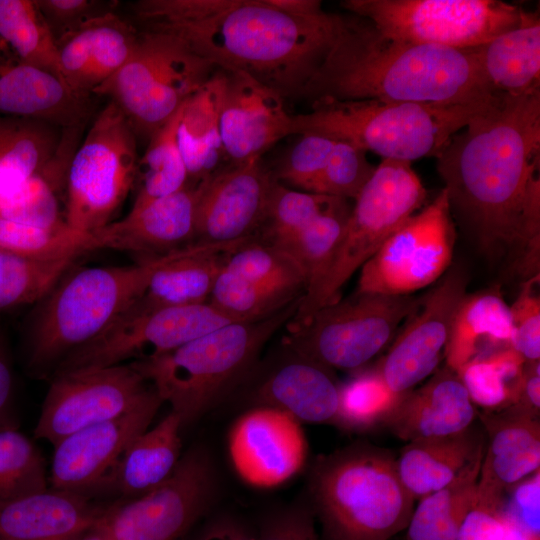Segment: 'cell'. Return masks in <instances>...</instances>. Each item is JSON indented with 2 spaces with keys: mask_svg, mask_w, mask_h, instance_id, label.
<instances>
[{
  "mask_svg": "<svg viewBox=\"0 0 540 540\" xmlns=\"http://www.w3.org/2000/svg\"><path fill=\"white\" fill-rule=\"evenodd\" d=\"M493 93L520 96L540 89V20L522 11L519 23L473 48Z\"/></svg>",
  "mask_w": 540,
  "mask_h": 540,
  "instance_id": "cell-30",
  "label": "cell"
},
{
  "mask_svg": "<svg viewBox=\"0 0 540 540\" xmlns=\"http://www.w3.org/2000/svg\"><path fill=\"white\" fill-rule=\"evenodd\" d=\"M223 268L257 288L298 300L306 291L305 277L295 260L266 242L250 239L233 250Z\"/></svg>",
  "mask_w": 540,
  "mask_h": 540,
  "instance_id": "cell-38",
  "label": "cell"
},
{
  "mask_svg": "<svg viewBox=\"0 0 540 540\" xmlns=\"http://www.w3.org/2000/svg\"><path fill=\"white\" fill-rule=\"evenodd\" d=\"M515 406L527 413L538 416L540 409V363L526 362L517 388Z\"/></svg>",
  "mask_w": 540,
  "mask_h": 540,
  "instance_id": "cell-54",
  "label": "cell"
},
{
  "mask_svg": "<svg viewBox=\"0 0 540 540\" xmlns=\"http://www.w3.org/2000/svg\"><path fill=\"white\" fill-rule=\"evenodd\" d=\"M138 160L132 127L108 101L70 158L65 178L67 224L93 234L111 223L135 185Z\"/></svg>",
  "mask_w": 540,
  "mask_h": 540,
  "instance_id": "cell-11",
  "label": "cell"
},
{
  "mask_svg": "<svg viewBox=\"0 0 540 540\" xmlns=\"http://www.w3.org/2000/svg\"><path fill=\"white\" fill-rule=\"evenodd\" d=\"M252 238L229 244L194 243L179 249L152 274L136 301L151 308L208 303L227 256Z\"/></svg>",
  "mask_w": 540,
  "mask_h": 540,
  "instance_id": "cell-29",
  "label": "cell"
},
{
  "mask_svg": "<svg viewBox=\"0 0 540 540\" xmlns=\"http://www.w3.org/2000/svg\"><path fill=\"white\" fill-rule=\"evenodd\" d=\"M508 503L504 500L506 515L532 535L540 537V472L514 485Z\"/></svg>",
  "mask_w": 540,
  "mask_h": 540,
  "instance_id": "cell-51",
  "label": "cell"
},
{
  "mask_svg": "<svg viewBox=\"0 0 540 540\" xmlns=\"http://www.w3.org/2000/svg\"><path fill=\"white\" fill-rule=\"evenodd\" d=\"M482 421L487 437L476 499L503 505L514 485L539 471L540 424L515 406L487 414Z\"/></svg>",
  "mask_w": 540,
  "mask_h": 540,
  "instance_id": "cell-23",
  "label": "cell"
},
{
  "mask_svg": "<svg viewBox=\"0 0 540 540\" xmlns=\"http://www.w3.org/2000/svg\"><path fill=\"white\" fill-rule=\"evenodd\" d=\"M299 300L267 318L232 322L168 353L128 364L171 406L182 425L189 424L249 370L273 333L295 315Z\"/></svg>",
  "mask_w": 540,
  "mask_h": 540,
  "instance_id": "cell-6",
  "label": "cell"
},
{
  "mask_svg": "<svg viewBox=\"0 0 540 540\" xmlns=\"http://www.w3.org/2000/svg\"><path fill=\"white\" fill-rule=\"evenodd\" d=\"M274 181L257 159L219 170L201 182L196 243L229 244L252 238L264 222Z\"/></svg>",
  "mask_w": 540,
  "mask_h": 540,
  "instance_id": "cell-19",
  "label": "cell"
},
{
  "mask_svg": "<svg viewBox=\"0 0 540 540\" xmlns=\"http://www.w3.org/2000/svg\"><path fill=\"white\" fill-rule=\"evenodd\" d=\"M98 249L94 234L67 222L39 226L0 218V250L35 259L78 258Z\"/></svg>",
  "mask_w": 540,
  "mask_h": 540,
  "instance_id": "cell-41",
  "label": "cell"
},
{
  "mask_svg": "<svg viewBox=\"0 0 540 540\" xmlns=\"http://www.w3.org/2000/svg\"><path fill=\"white\" fill-rule=\"evenodd\" d=\"M182 426L179 416L170 412L132 442L112 483L123 500L141 496L170 477L181 458Z\"/></svg>",
  "mask_w": 540,
  "mask_h": 540,
  "instance_id": "cell-35",
  "label": "cell"
},
{
  "mask_svg": "<svg viewBox=\"0 0 540 540\" xmlns=\"http://www.w3.org/2000/svg\"><path fill=\"white\" fill-rule=\"evenodd\" d=\"M108 510V509H107ZM71 540H112L104 523V518L97 525L82 532Z\"/></svg>",
  "mask_w": 540,
  "mask_h": 540,
  "instance_id": "cell-58",
  "label": "cell"
},
{
  "mask_svg": "<svg viewBox=\"0 0 540 540\" xmlns=\"http://www.w3.org/2000/svg\"><path fill=\"white\" fill-rule=\"evenodd\" d=\"M443 188L396 229L361 267L358 292L411 295L441 278L454 250L455 229Z\"/></svg>",
  "mask_w": 540,
  "mask_h": 540,
  "instance_id": "cell-14",
  "label": "cell"
},
{
  "mask_svg": "<svg viewBox=\"0 0 540 540\" xmlns=\"http://www.w3.org/2000/svg\"><path fill=\"white\" fill-rule=\"evenodd\" d=\"M485 437L472 424L457 434L408 442L395 459L404 487L415 500L447 487L481 465Z\"/></svg>",
  "mask_w": 540,
  "mask_h": 540,
  "instance_id": "cell-28",
  "label": "cell"
},
{
  "mask_svg": "<svg viewBox=\"0 0 540 540\" xmlns=\"http://www.w3.org/2000/svg\"><path fill=\"white\" fill-rule=\"evenodd\" d=\"M162 403L153 388L126 413L63 438L54 446L52 488L89 496L92 491L112 487L125 452L149 428Z\"/></svg>",
  "mask_w": 540,
  "mask_h": 540,
  "instance_id": "cell-17",
  "label": "cell"
},
{
  "mask_svg": "<svg viewBox=\"0 0 540 540\" xmlns=\"http://www.w3.org/2000/svg\"><path fill=\"white\" fill-rule=\"evenodd\" d=\"M525 363L505 347L467 362L455 373L474 405L495 411L513 404Z\"/></svg>",
  "mask_w": 540,
  "mask_h": 540,
  "instance_id": "cell-40",
  "label": "cell"
},
{
  "mask_svg": "<svg viewBox=\"0 0 540 540\" xmlns=\"http://www.w3.org/2000/svg\"><path fill=\"white\" fill-rule=\"evenodd\" d=\"M199 184L187 183L170 195L132 207L124 218L93 233L98 249L162 255L183 248L179 245L195 238Z\"/></svg>",
  "mask_w": 540,
  "mask_h": 540,
  "instance_id": "cell-24",
  "label": "cell"
},
{
  "mask_svg": "<svg viewBox=\"0 0 540 540\" xmlns=\"http://www.w3.org/2000/svg\"><path fill=\"white\" fill-rule=\"evenodd\" d=\"M117 1L37 0L36 4L57 43L87 22L116 12Z\"/></svg>",
  "mask_w": 540,
  "mask_h": 540,
  "instance_id": "cell-50",
  "label": "cell"
},
{
  "mask_svg": "<svg viewBox=\"0 0 540 540\" xmlns=\"http://www.w3.org/2000/svg\"><path fill=\"white\" fill-rule=\"evenodd\" d=\"M340 199L343 198L292 190L275 180L260 228L263 242L284 250L311 221Z\"/></svg>",
  "mask_w": 540,
  "mask_h": 540,
  "instance_id": "cell-44",
  "label": "cell"
},
{
  "mask_svg": "<svg viewBox=\"0 0 540 540\" xmlns=\"http://www.w3.org/2000/svg\"><path fill=\"white\" fill-rule=\"evenodd\" d=\"M420 301L412 295L357 291L293 320L284 341L298 357L326 368L357 369L392 341Z\"/></svg>",
  "mask_w": 540,
  "mask_h": 540,
  "instance_id": "cell-10",
  "label": "cell"
},
{
  "mask_svg": "<svg viewBox=\"0 0 540 540\" xmlns=\"http://www.w3.org/2000/svg\"><path fill=\"white\" fill-rule=\"evenodd\" d=\"M353 15L393 39L447 47H478L516 26L523 9L499 0H345Z\"/></svg>",
  "mask_w": 540,
  "mask_h": 540,
  "instance_id": "cell-12",
  "label": "cell"
},
{
  "mask_svg": "<svg viewBox=\"0 0 540 540\" xmlns=\"http://www.w3.org/2000/svg\"><path fill=\"white\" fill-rule=\"evenodd\" d=\"M131 9L139 29L174 35L217 68L244 72L285 99H301L341 18L294 16L268 0H141Z\"/></svg>",
  "mask_w": 540,
  "mask_h": 540,
  "instance_id": "cell-2",
  "label": "cell"
},
{
  "mask_svg": "<svg viewBox=\"0 0 540 540\" xmlns=\"http://www.w3.org/2000/svg\"><path fill=\"white\" fill-rule=\"evenodd\" d=\"M366 153L351 143L336 141L311 193L355 200L376 169Z\"/></svg>",
  "mask_w": 540,
  "mask_h": 540,
  "instance_id": "cell-47",
  "label": "cell"
},
{
  "mask_svg": "<svg viewBox=\"0 0 540 540\" xmlns=\"http://www.w3.org/2000/svg\"><path fill=\"white\" fill-rule=\"evenodd\" d=\"M92 111V97L76 93L56 74L20 61L0 43V116L70 129L82 127Z\"/></svg>",
  "mask_w": 540,
  "mask_h": 540,
  "instance_id": "cell-22",
  "label": "cell"
},
{
  "mask_svg": "<svg viewBox=\"0 0 540 540\" xmlns=\"http://www.w3.org/2000/svg\"><path fill=\"white\" fill-rule=\"evenodd\" d=\"M327 369L299 357L269 376L259 388V399L264 406L282 410L300 423H336L339 385Z\"/></svg>",
  "mask_w": 540,
  "mask_h": 540,
  "instance_id": "cell-31",
  "label": "cell"
},
{
  "mask_svg": "<svg viewBox=\"0 0 540 540\" xmlns=\"http://www.w3.org/2000/svg\"><path fill=\"white\" fill-rule=\"evenodd\" d=\"M480 467L420 498L406 527V540H456L465 516L476 501Z\"/></svg>",
  "mask_w": 540,
  "mask_h": 540,
  "instance_id": "cell-36",
  "label": "cell"
},
{
  "mask_svg": "<svg viewBox=\"0 0 540 540\" xmlns=\"http://www.w3.org/2000/svg\"><path fill=\"white\" fill-rule=\"evenodd\" d=\"M310 487L326 540H390L406 529L416 501L395 459L375 447H352L321 459Z\"/></svg>",
  "mask_w": 540,
  "mask_h": 540,
  "instance_id": "cell-5",
  "label": "cell"
},
{
  "mask_svg": "<svg viewBox=\"0 0 540 540\" xmlns=\"http://www.w3.org/2000/svg\"><path fill=\"white\" fill-rule=\"evenodd\" d=\"M70 129L0 116V196L43 172L60 152Z\"/></svg>",
  "mask_w": 540,
  "mask_h": 540,
  "instance_id": "cell-34",
  "label": "cell"
},
{
  "mask_svg": "<svg viewBox=\"0 0 540 540\" xmlns=\"http://www.w3.org/2000/svg\"><path fill=\"white\" fill-rule=\"evenodd\" d=\"M437 158L451 212L492 257L539 275L540 89L496 94Z\"/></svg>",
  "mask_w": 540,
  "mask_h": 540,
  "instance_id": "cell-1",
  "label": "cell"
},
{
  "mask_svg": "<svg viewBox=\"0 0 540 540\" xmlns=\"http://www.w3.org/2000/svg\"><path fill=\"white\" fill-rule=\"evenodd\" d=\"M260 540H318L313 519L301 510L289 511L274 519Z\"/></svg>",
  "mask_w": 540,
  "mask_h": 540,
  "instance_id": "cell-53",
  "label": "cell"
},
{
  "mask_svg": "<svg viewBox=\"0 0 540 540\" xmlns=\"http://www.w3.org/2000/svg\"><path fill=\"white\" fill-rule=\"evenodd\" d=\"M507 518L508 527L503 540H540V537L530 534L512 521L508 516Z\"/></svg>",
  "mask_w": 540,
  "mask_h": 540,
  "instance_id": "cell-59",
  "label": "cell"
},
{
  "mask_svg": "<svg viewBox=\"0 0 540 540\" xmlns=\"http://www.w3.org/2000/svg\"><path fill=\"white\" fill-rule=\"evenodd\" d=\"M229 323L209 303L151 308L135 300L98 336L68 354L55 374L149 360Z\"/></svg>",
  "mask_w": 540,
  "mask_h": 540,
  "instance_id": "cell-13",
  "label": "cell"
},
{
  "mask_svg": "<svg viewBox=\"0 0 540 540\" xmlns=\"http://www.w3.org/2000/svg\"><path fill=\"white\" fill-rule=\"evenodd\" d=\"M0 43L20 61L62 78L56 42L36 1L0 0Z\"/></svg>",
  "mask_w": 540,
  "mask_h": 540,
  "instance_id": "cell-37",
  "label": "cell"
},
{
  "mask_svg": "<svg viewBox=\"0 0 540 540\" xmlns=\"http://www.w3.org/2000/svg\"><path fill=\"white\" fill-rule=\"evenodd\" d=\"M510 307L496 290L465 295L453 316L444 357L456 372L467 362L495 350L510 347Z\"/></svg>",
  "mask_w": 540,
  "mask_h": 540,
  "instance_id": "cell-33",
  "label": "cell"
},
{
  "mask_svg": "<svg viewBox=\"0 0 540 540\" xmlns=\"http://www.w3.org/2000/svg\"><path fill=\"white\" fill-rule=\"evenodd\" d=\"M539 275L525 280L510 307L513 348L526 362L540 359Z\"/></svg>",
  "mask_w": 540,
  "mask_h": 540,
  "instance_id": "cell-49",
  "label": "cell"
},
{
  "mask_svg": "<svg viewBox=\"0 0 540 540\" xmlns=\"http://www.w3.org/2000/svg\"><path fill=\"white\" fill-rule=\"evenodd\" d=\"M217 69L178 37L139 29L127 61L93 96L114 103L136 137L149 140Z\"/></svg>",
  "mask_w": 540,
  "mask_h": 540,
  "instance_id": "cell-8",
  "label": "cell"
},
{
  "mask_svg": "<svg viewBox=\"0 0 540 540\" xmlns=\"http://www.w3.org/2000/svg\"><path fill=\"white\" fill-rule=\"evenodd\" d=\"M138 35L117 12L87 22L56 43L62 78L76 93L93 97L127 61Z\"/></svg>",
  "mask_w": 540,
  "mask_h": 540,
  "instance_id": "cell-25",
  "label": "cell"
},
{
  "mask_svg": "<svg viewBox=\"0 0 540 540\" xmlns=\"http://www.w3.org/2000/svg\"><path fill=\"white\" fill-rule=\"evenodd\" d=\"M351 208L347 199L311 221L282 251L289 254L300 267L306 291L313 289L327 272L341 242Z\"/></svg>",
  "mask_w": 540,
  "mask_h": 540,
  "instance_id": "cell-42",
  "label": "cell"
},
{
  "mask_svg": "<svg viewBox=\"0 0 540 540\" xmlns=\"http://www.w3.org/2000/svg\"><path fill=\"white\" fill-rule=\"evenodd\" d=\"M213 491L211 462L193 449L162 484L109 505L104 523L112 540H179L205 513Z\"/></svg>",
  "mask_w": 540,
  "mask_h": 540,
  "instance_id": "cell-15",
  "label": "cell"
},
{
  "mask_svg": "<svg viewBox=\"0 0 540 540\" xmlns=\"http://www.w3.org/2000/svg\"><path fill=\"white\" fill-rule=\"evenodd\" d=\"M336 141L318 134H302L273 177L305 192H312Z\"/></svg>",
  "mask_w": 540,
  "mask_h": 540,
  "instance_id": "cell-48",
  "label": "cell"
},
{
  "mask_svg": "<svg viewBox=\"0 0 540 540\" xmlns=\"http://www.w3.org/2000/svg\"><path fill=\"white\" fill-rule=\"evenodd\" d=\"M494 96L455 105L320 98L312 102L310 112L294 115L295 134L322 135L374 152L382 159L410 163L437 157Z\"/></svg>",
  "mask_w": 540,
  "mask_h": 540,
  "instance_id": "cell-4",
  "label": "cell"
},
{
  "mask_svg": "<svg viewBox=\"0 0 540 540\" xmlns=\"http://www.w3.org/2000/svg\"><path fill=\"white\" fill-rule=\"evenodd\" d=\"M178 250L134 265L88 267L65 275L41 300L34 317L29 367L36 372L56 367L98 336L141 296L152 274Z\"/></svg>",
  "mask_w": 540,
  "mask_h": 540,
  "instance_id": "cell-7",
  "label": "cell"
},
{
  "mask_svg": "<svg viewBox=\"0 0 540 540\" xmlns=\"http://www.w3.org/2000/svg\"><path fill=\"white\" fill-rule=\"evenodd\" d=\"M404 395L392 391L377 368L361 372L339 385L336 424L364 430L386 423Z\"/></svg>",
  "mask_w": 540,
  "mask_h": 540,
  "instance_id": "cell-45",
  "label": "cell"
},
{
  "mask_svg": "<svg viewBox=\"0 0 540 540\" xmlns=\"http://www.w3.org/2000/svg\"><path fill=\"white\" fill-rule=\"evenodd\" d=\"M224 72L221 138L225 156L240 166L261 159L275 143L295 134L294 115L274 89L244 72Z\"/></svg>",
  "mask_w": 540,
  "mask_h": 540,
  "instance_id": "cell-21",
  "label": "cell"
},
{
  "mask_svg": "<svg viewBox=\"0 0 540 540\" xmlns=\"http://www.w3.org/2000/svg\"><path fill=\"white\" fill-rule=\"evenodd\" d=\"M200 540H257L245 527L231 520H219L210 525Z\"/></svg>",
  "mask_w": 540,
  "mask_h": 540,
  "instance_id": "cell-55",
  "label": "cell"
},
{
  "mask_svg": "<svg viewBox=\"0 0 540 540\" xmlns=\"http://www.w3.org/2000/svg\"><path fill=\"white\" fill-rule=\"evenodd\" d=\"M462 272L453 269L421 298L376 367L395 393L404 395L427 378L444 356L455 311L466 295Z\"/></svg>",
  "mask_w": 540,
  "mask_h": 540,
  "instance_id": "cell-18",
  "label": "cell"
},
{
  "mask_svg": "<svg viewBox=\"0 0 540 540\" xmlns=\"http://www.w3.org/2000/svg\"><path fill=\"white\" fill-rule=\"evenodd\" d=\"M46 489L45 463L39 450L12 425H0V501Z\"/></svg>",
  "mask_w": 540,
  "mask_h": 540,
  "instance_id": "cell-46",
  "label": "cell"
},
{
  "mask_svg": "<svg viewBox=\"0 0 540 540\" xmlns=\"http://www.w3.org/2000/svg\"><path fill=\"white\" fill-rule=\"evenodd\" d=\"M152 390L131 364L55 374L35 436L55 446L78 430L126 413Z\"/></svg>",
  "mask_w": 540,
  "mask_h": 540,
  "instance_id": "cell-16",
  "label": "cell"
},
{
  "mask_svg": "<svg viewBox=\"0 0 540 540\" xmlns=\"http://www.w3.org/2000/svg\"><path fill=\"white\" fill-rule=\"evenodd\" d=\"M109 505L59 489L0 501V540H71L97 525Z\"/></svg>",
  "mask_w": 540,
  "mask_h": 540,
  "instance_id": "cell-26",
  "label": "cell"
},
{
  "mask_svg": "<svg viewBox=\"0 0 540 540\" xmlns=\"http://www.w3.org/2000/svg\"><path fill=\"white\" fill-rule=\"evenodd\" d=\"M426 196V189L409 162L382 159L355 199L327 272L300 298L293 320L305 319L340 299V290L349 278L415 214Z\"/></svg>",
  "mask_w": 540,
  "mask_h": 540,
  "instance_id": "cell-9",
  "label": "cell"
},
{
  "mask_svg": "<svg viewBox=\"0 0 540 540\" xmlns=\"http://www.w3.org/2000/svg\"><path fill=\"white\" fill-rule=\"evenodd\" d=\"M475 417L466 389L446 366L406 393L386 423L397 437L410 442L460 433L474 424Z\"/></svg>",
  "mask_w": 540,
  "mask_h": 540,
  "instance_id": "cell-27",
  "label": "cell"
},
{
  "mask_svg": "<svg viewBox=\"0 0 540 540\" xmlns=\"http://www.w3.org/2000/svg\"><path fill=\"white\" fill-rule=\"evenodd\" d=\"M495 94L473 48L397 40L365 18L341 15L332 44L301 99L455 105L485 101Z\"/></svg>",
  "mask_w": 540,
  "mask_h": 540,
  "instance_id": "cell-3",
  "label": "cell"
},
{
  "mask_svg": "<svg viewBox=\"0 0 540 540\" xmlns=\"http://www.w3.org/2000/svg\"><path fill=\"white\" fill-rule=\"evenodd\" d=\"M276 8L294 16H315L324 12L317 0H268Z\"/></svg>",
  "mask_w": 540,
  "mask_h": 540,
  "instance_id": "cell-56",
  "label": "cell"
},
{
  "mask_svg": "<svg viewBox=\"0 0 540 540\" xmlns=\"http://www.w3.org/2000/svg\"><path fill=\"white\" fill-rule=\"evenodd\" d=\"M182 107L150 137L145 153L139 158L137 194L132 207L170 195L187 185V169L177 141Z\"/></svg>",
  "mask_w": 540,
  "mask_h": 540,
  "instance_id": "cell-39",
  "label": "cell"
},
{
  "mask_svg": "<svg viewBox=\"0 0 540 540\" xmlns=\"http://www.w3.org/2000/svg\"><path fill=\"white\" fill-rule=\"evenodd\" d=\"M12 389V372L4 344L0 339V413L9 400Z\"/></svg>",
  "mask_w": 540,
  "mask_h": 540,
  "instance_id": "cell-57",
  "label": "cell"
},
{
  "mask_svg": "<svg viewBox=\"0 0 540 540\" xmlns=\"http://www.w3.org/2000/svg\"><path fill=\"white\" fill-rule=\"evenodd\" d=\"M503 505L476 499L458 530L456 540H503L508 527Z\"/></svg>",
  "mask_w": 540,
  "mask_h": 540,
  "instance_id": "cell-52",
  "label": "cell"
},
{
  "mask_svg": "<svg viewBox=\"0 0 540 540\" xmlns=\"http://www.w3.org/2000/svg\"><path fill=\"white\" fill-rule=\"evenodd\" d=\"M76 259H35L0 250V311L43 300Z\"/></svg>",
  "mask_w": 540,
  "mask_h": 540,
  "instance_id": "cell-43",
  "label": "cell"
},
{
  "mask_svg": "<svg viewBox=\"0 0 540 540\" xmlns=\"http://www.w3.org/2000/svg\"><path fill=\"white\" fill-rule=\"evenodd\" d=\"M228 448L240 478L259 488L286 482L302 469L307 456L300 422L282 410L264 405L236 420Z\"/></svg>",
  "mask_w": 540,
  "mask_h": 540,
  "instance_id": "cell-20",
  "label": "cell"
},
{
  "mask_svg": "<svg viewBox=\"0 0 540 540\" xmlns=\"http://www.w3.org/2000/svg\"><path fill=\"white\" fill-rule=\"evenodd\" d=\"M225 72L217 69L183 105L177 141L188 183L199 184L217 173L225 156L220 128Z\"/></svg>",
  "mask_w": 540,
  "mask_h": 540,
  "instance_id": "cell-32",
  "label": "cell"
}]
</instances>
